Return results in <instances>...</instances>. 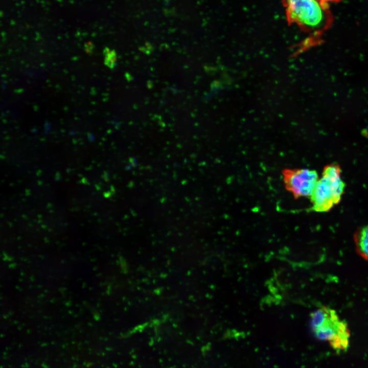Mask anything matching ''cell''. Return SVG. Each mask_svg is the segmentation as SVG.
Listing matches in <instances>:
<instances>
[{
    "label": "cell",
    "instance_id": "6da1fadb",
    "mask_svg": "<svg viewBox=\"0 0 368 368\" xmlns=\"http://www.w3.org/2000/svg\"><path fill=\"white\" fill-rule=\"evenodd\" d=\"M311 327L315 336L326 341L336 352L345 351L349 347L350 332L347 323L336 311L323 306L311 314Z\"/></svg>",
    "mask_w": 368,
    "mask_h": 368
},
{
    "label": "cell",
    "instance_id": "7a4b0ae2",
    "mask_svg": "<svg viewBox=\"0 0 368 368\" xmlns=\"http://www.w3.org/2000/svg\"><path fill=\"white\" fill-rule=\"evenodd\" d=\"M288 20L304 29L323 32L331 24L328 3L321 0H283Z\"/></svg>",
    "mask_w": 368,
    "mask_h": 368
},
{
    "label": "cell",
    "instance_id": "3957f363",
    "mask_svg": "<svg viewBox=\"0 0 368 368\" xmlns=\"http://www.w3.org/2000/svg\"><path fill=\"white\" fill-rule=\"evenodd\" d=\"M345 188L340 166L334 164L327 165L310 197L311 210L318 213L329 212L339 203Z\"/></svg>",
    "mask_w": 368,
    "mask_h": 368
},
{
    "label": "cell",
    "instance_id": "277c9868",
    "mask_svg": "<svg viewBox=\"0 0 368 368\" xmlns=\"http://www.w3.org/2000/svg\"><path fill=\"white\" fill-rule=\"evenodd\" d=\"M282 174L285 188L295 198L310 197L319 177L315 170L308 169H285Z\"/></svg>",
    "mask_w": 368,
    "mask_h": 368
},
{
    "label": "cell",
    "instance_id": "5b68a950",
    "mask_svg": "<svg viewBox=\"0 0 368 368\" xmlns=\"http://www.w3.org/2000/svg\"><path fill=\"white\" fill-rule=\"evenodd\" d=\"M354 241L357 253L368 261V224L361 226L356 231Z\"/></svg>",
    "mask_w": 368,
    "mask_h": 368
},
{
    "label": "cell",
    "instance_id": "8992f818",
    "mask_svg": "<svg viewBox=\"0 0 368 368\" xmlns=\"http://www.w3.org/2000/svg\"><path fill=\"white\" fill-rule=\"evenodd\" d=\"M103 54L104 55V64L110 68H113L117 61V55L115 51L110 50L106 47L103 50Z\"/></svg>",
    "mask_w": 368,
    "mask_h": 368
},
{
    "label": "cell",
    "instance_id": "52a82bcc",
    "mask_svg": "<svg viewBox=\"0 0 368 368\" xmlns=\"http://www.w3.org/2000/svg\"><path fill=\"white\" fill-rule=\"evenodd\" d=\"M94 49V44L90 41L86 42L84 43V50L87 54H91L93 53Z\"/></svg>",
    "mask_w": 368,
    "mask_h": 368
},
{
    "label": "cell",
    "instance_id": "ba28073f",
    "mask_svg": "<svg viewBox=\"0 0 368 368\" xmlns=\"http://www.w3.org/2000/svg\"><path fill=\"white\" fill-rule=\"evenodd\" d=\"M321 1L328 3V2H339L342 0H321Z\"/></svg>",
    "mask_w": 368,
    "mask_h": 368
}]
</instances>
